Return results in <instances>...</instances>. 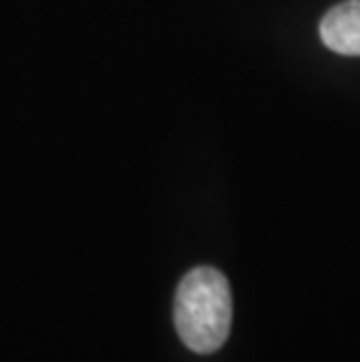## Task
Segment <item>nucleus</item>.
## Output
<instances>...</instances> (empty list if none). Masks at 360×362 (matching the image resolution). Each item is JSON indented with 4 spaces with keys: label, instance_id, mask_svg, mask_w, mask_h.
Here are the masks:
<instances>
[{
    "label": "nucleus",
    "instance_id": "obj_1",
    "mask_svg": "<svg viewBox=\"0 0 360 362\" xmlns=\"http://www.w3.org/2000/svg\"><path fill=\"white\" fill-rule=\"evenodd\" d=\"M173 322L180 341L192 353L209 356L222 349L232 329V290L225 274L197 267L175 290Z\"/></svg>",
    "mask_w": 360,
    "mask_h": 362
},
{
    "label": "nucleus",
    "instance_id": "obj_2",
    "mask_svg": "<svg viewBox=\"0 0 360 362\" xmlns=\"http://www.w3.org/2000/svg\"><path fill=\"white\" fill-rule=\"evenodd\" d=\"M325 47L344 57H360V0H344L320 21Z\"/></svg>",
    "mask_w": 360,
    "mask_h": 362
}]
</instances>
